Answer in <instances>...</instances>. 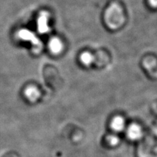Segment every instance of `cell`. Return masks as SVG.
I'll return each mask as SVG.
<instances>
[{
	"mask_svg": "<svg viewBox=\"0 0 157 157\" xmlns=\"http://www.w3.org/2000/svg\"><path fill=\"white\" fill-rule=\"evenodd\" d=\"M51 48L52 49V51L55 52H58L60 51V48H61V46L60 43H58V41H53L51 43Z\"/></svg>",
	"mask_w": 157,
	"mask_h": 157,
	"instance_id": "cell-5",
	"label": "cell"
},
{
	"mask_svg": "<svg viewBox=\"0 0 157 157\" xmlns=\"http://www.w3.org/2000/svg\"><path fill=\"white\" fill-rule=\"evenodd\" d=\"M149 3L153 8H157V0H149Z\"/></svg>",
	"mask_w": 157,
	"mask_h": 157,
	"instance_id": "cell-7",
	"label": "cell"
},
{
	"mask_svg": "<svg viewBox=\"0 0 157 157\" xmlns=\"http://www.w3.org/2000/svg\"><path fill=\"white\" fill-rule=\"evenodd\" d=\"M125 121L122 117L117 116L111 122V128L115 132H122L125 128Z\"/></svg>",
	"mask_w": 157,
	"mask_h": 157,
	"instance_id": "cell-2",
	"label": "cell"
},
{
	"mask_svg": "<svg viewBox=\"0 0 157 157\" xmlns=\"http://www.w3.org/2000/svg\"><path fill=\"white\" fill-rule=\"evenodd\" d=\"M24 95L29 101L33 102L37 100L40 96V92L36 87L30 86L26 88L24 91Z\"/></svg>",
	"mask_w": 157,
	"mask_h": 157,
	"instance_id": "cell-3",
	"label": "cell"
},
{
	"mask_svg": "<svg viewBox=\"0 0 157 157\" xmlns=\"http://www.w3.org/2000/svg\"><path fill=\"white\" fill-rule=\"evenodd\" d=\"M107 142L111 145H117L118 143V138L115 136H109L107 137Z\"/></svg>",
	"mask_w": 157,
	"mask_h": 157,
	"instance_id": "cell-6",
	"label": "cell"
},
{
	"mask_svg": "<svg viewBox=\"0 0 157 157\" xmlns=\"http://www.w3.org/2000/svg\"><path fill=\"white\" fill-rule=\"evenodd\" d=\"M126 134L128 138L132 140H139L143 134L141 128L136 124H132L128 127Z\"/></svg>",
	"mask_w": 157,
	"mask_h": 157,
	"instance_id": "cell-1",
	"label": "cell"
},
{
	"mask_svg": "<svg viewBox=\"0 0 157 157\" xmlns=\"http://www.w3.org/2000/svg\"><path fill=\"white\" fill-rule=\"evenodd\" d=\"M81 60L84 65L89 66L93 62V57L89 53H85L81 56Z\"/></svg>",
	"mask_w": 157,
	"mask_h": 157,
	"instance_id": "cell-4",
	"label": "cell"
}]
</instances>
